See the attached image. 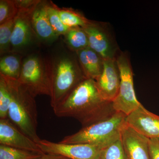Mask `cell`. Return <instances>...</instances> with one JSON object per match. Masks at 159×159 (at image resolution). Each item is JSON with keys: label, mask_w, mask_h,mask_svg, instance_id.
Returning <instances> with one entry per match:
<instances>
[{"label": "cell", "mask_w": 159, "mask_h": 159, "mask_svg": "<svg viewBox=\"0 0 159 159\" xmlns=\"http://www.w3.org/2000/svg\"><path fill=\"white\" fill-rule=\"evenodd\" d=\"M31 15L18 12L16 17L11 38V45L16 49L24 48L29 44L32 38Z\"/></svg>", "instance_id": "13"}, {"label": "cell", "mask_w": 159, "mask_h": 159, "mask_svg": "<svg viewBox=\"0 0 159 159\" xmlns=\"http://www.w3.org/2000/svg\"><path fill=\"white\" fill-rule=\"evenodd\" d=\"M95 80L102 97L113 102L119 93L121 80L116 58L103 60L102 73Z\"/></svg>", "instance_id": "11"}, {"label": "cell", "mask_w": 159, "mask_h": 159, "mask_svg": "<svg viewBox=\"0 0 159 159\" xmlns=\"http://www.w3.org/2000/svg\"><path fill=\"white\" fill-rule=\"evenodd\" d=\"M149 151L151 159H159V138L149 139Z\"/></svg>", "instance_id": "26"}, {"label": "cell", "mask_w": 159, "mask_h": 159, "mask_svg": "<svg viewBox=\"0 0 159 159\" xmlns=\"http://www.w3.org/2000/svg\"><path fill=\"white\" fill-rule=\"evenodd\" d=\"M0 145L44 153L36 142L23 133L9 119H0Z\"/></svg>", "instance_id": "9"}, {"label": "cell", "mask_w": 159, "mask_h": 159, "mask_svg": "<svg viewBox=\"0 0 159 159\" xmlns=\"http://www.w3.org/2000/svg\"><path fill=\"white\" fill-rule=\"evenodd\" d=\"M3 76L11 97L8 119L23 133L38 143L41 139L37 134L38 111L35 97L18 80Z\"/></svg>", "instance_id": "2"}, {"label": "cell", "mask_w": 159, "mask_h": 159, "mask_svg": "<svg viewBox=\"0 0 159 159\" xmlns=\"http://www.w3.org/2000/svg\"><path fill=\"white\" fill-rule=\"evenodd\" d=\"M18 12L31 15L37 6L41 2L40 1L18 0L14 1Z\"/></svg>", "instance_id": "25"}, {"label": "cell", "mask_w": 159, "mask_h": 159, "mask_svg": "<svg viewBox=\"0 0 159 159\" xmlns=\"http://www.w3.org/2000/svg\"><path fill=\"white\" fill-rule=\"evenodd\" d=\"M99 159H127L121 139L102 148Z\"/></svg>", "instance_id": "21"}, {"label": "cell", "mask_w": 159, "mask_h": 159, "mask_svg": "<svg viewBox=\"0 0 159 159\" xmlns=\"http://www.w3.org/2000/svg\"><path fill=\"white\" fill-rule=\"evenodd\" d=\"M50 64L51 105L54 109L87 78L79 61L69 55L57 57Z\"/></svg>", "instance_id": "3"}, {"label": "cell", "mask_w": 159, "mask_h": 159, "mask_svg": "<svg viewBox=\"0 0 159 159\" xmlns=\"http://www.w3.org/2000/svg\"><path fill=\"white\" fill-rule=\"evenodd\" d=\"M58 117H70L86 127L107 119L116 112L112 102L102 97L95 80L86 78L53 109Z\"/></svg>", "instance_id": "1"}, {"label": "cell", "mask_w": 159, "mask_h": 159, "mask_svg": "<svg viewBox=\"0 0 159 159\" xmlns=\"http://www.w3.org/2000/svg\"><path fill=\"white\" fill-rule=\"evenodd\" d=\"M120 72V87L113 106L117 112L128 116L142 104L137 99L134 88L133 73L129 55L125 52L119 53L116 57Z\"/></svg>", "instance_id": "6"}, {"label": "cell", "mask_w": 159, "mask_h": 159, "mask_svg": "<svg viewBox=\"0 0 159 159\" xmlns=\"http://www.w3.org/2000/svg\"><path fill=\"white\" fill-rule=\"evenodd\" d=\"M77 53L86 77L96 80L102 73L103 59L89 47L77 51Z\"/></svg>", "instance_id": "15"}, {"label": "cell", "mask_w": 159, "mask_h": 159, "mask_svg": "<svg viewBox=\"0 0 159 159\" xmlns=\"http://www.w3.org/2000/svg\"><path fill=\"white\" fill-rule=\"evenodd\" d=\"M37 159H70L62 156L52 154L45 153Z\"/></svg>", "instance_id": "27"}, {"label": "cell", "mask_w": 159, "mask_h": 159, "mask_svg": "<svg viewBox=\"0 0 159 159\" xmlns=\"http://www.w3.org/2000/svg\"><path fill=\"white\" fill-rule=\"evenodd\" d=\"M38 145L44 153L62 156L70 159H99L102 148L86 144H62L41 139Z\"/></svg>", "instance_id": "7"}, {"label": "cell", "mask_w": 159, "mask_h": 159, "mask_svg": "<svg viewBox=\"0 0 159 159\" xmlns=\"http://www.w3.org/2000/svg\"><path fill=\"white\" fill-rule=\"evenodd\" d=\"M18 80L34 97L51 96L50 64L39 56L32 55L24 60Z\"/></svg>", "instance_id": "5"}, {"label": "cell", "mask_w": 159, "mask_h": 159, "mask_svg": "<svg viewBox=\"0 0 159 159\" xmlns=\"http://www.w3.org/2000/svg\"><path fill=\"white\" fill-rule=\"evenodd\" d=\"M44 154L0 145V159H37Z\"/></svg>", "instance_id": "17"}, {"label": "cell", "mask_w": 159, "mask_h": 159, "mask_svg": "<svg viewBox=\"0 0 159 159\" xmlns=\"http://www.w3.org/2000/svg\"><path fill=\"white\" fill-rule=\"evenodd\" d=\"M48 13L51 27L57 36L66 34L70 29L63 23L58 14V9L48 6Z\"/></svg>", "instance_id": "23"}, {"label": "cell", "mask_w": 159, "mask_h": 159, "mask_svg": "<svg viewBox=\"0 0 159 159\" xmlns=\"http://www.w3.org/2000/svg\"><path fill=\"white\" fill-rule=\"evenodd\" d=\"M15 18L16 17L0 25V51L1 54L8 51L11 45L10 40Z\"/></svg>", "instance_id": "22"}, {"label": "cell", "mask_w": 159, "mask_h": 159, "mask_svg": "<svg viewBox=\"0 0 159 159\" xmlns=\"http://www.w3.org/2000/svg\"><path fill=\"white\" fill-rule=\"evenodd\" d=\"M88 38L89 47L102 59L116 58L119 52L111 34L105 27L92 21L83 28Z\"/></svg>", "instance_id": "8"}, {"label": "cell", "mask_w": 159, "mask_h": 159, "mask_svg": "<svg viewBox=\"0 0 159 159\" xmlns=\"http://www.w3.org/2000/svg\"><path fill=\"white\" fill-rule=\"evenodd\" d=\"M58 14L63 23L70 29L84 28L91 21L78 12L67 10H58Z\"/></svg>", "instance_id": "19"}, {"label": "cell", "mask_w": 159, "mask_h": 159, "mask_svg": "<svg viewBox=\"0 0 159 159\" xmlns=\"http://www.w3.org/2000/svg\"><path fill=\"white\" fill-rule=\"evenodd\" d=\"M126 123L148 139L159 138V116L141 104L126 116Z\"/></svg>", "instance_id": "10"}, {"label": "cell", "mask_w": 159, "mask_h": 159, "mask_svg": "<svg viewBox=\"0 0 159 159\" xmlns=\"http://www.w3.org/2000/svg\"><path fill=\"white\" fill-rule=\"evenodd\" d=\"M18 9L14 1L1 0L0 1V25L16 17Z\"/></svg>", "instance_id": "24"}, {"label": "cell", "mask_w": 159, "mask_h": 159, "mask_svg": "<svg viewBox=\"0 0 159 159\" xmlns=\"http://www.w3.org/2000/svg\"><path fill=\"white\" fill-rule=\"evenodd\" d=\"M66 34V40L71 48L76 51L89 47L87 35L82 28H72Z\"/></svg>", "instance_id": "18"}, {"label": "cell", "mask_w": 159, "mask_h": 159, "mask_svg": "<svg viewBox=\"0 0 159 159\" xmlns=\"http://www.w3.org/2000/svg\"><path fill=\"white\" fill-rule=\"evenodd\" d=\"M48 5L40 3L31 14L32 28L39 37L44 41H52L57 37L49 21Z\"/></svg>", "instance_id": "14"}, {"label": "cell", "mask_w": 159, "mask_h": 159, "mask_svg": "<svg viewBox=\"0 0 159 159\" xmlns=\"http://www.w3.org/2000/svg\"><path fill=\"white\" fill-rule=\"evenodd\" d=\"M11 97L8 85L2 74H0V119H8Z\"/></svg>", "instance_id": "20"}, {"label": "cell", "mask_w": 159, "mask_h": 159, "mask_svg": "<svg viewBox=\"0 0 159 159\" xmlns=\"http://www.w3.org/2000/svg\"><path fill=\"white\" fill-rule=\"evenodd\" d=\"M126 116L116 112L112 116L67 136L59 143L86 144L103 148L121 139L122 129L126 124Z\"/></svg>", "instance_id": "4"}, {"label": "cell", "mask_w": 159, "mask_h": 159, "mask_svg": "<svg viewBox=\"0 0 159 159\" xmlns=\"http://www.w3.org/2000/svg\"><path fill=\"white\" fill-rule=\"evenodd\" d=\"M20 58L14 55L2 57L0 61V74L7 77L18 79L21 70Z\"/></svg>", "instance_id": "16"}, {"label": "cell", "mask_w": 159, "mask_h": 159, "mask_svg": "<svg viewBox=\"0 0 159 159\" xmlns=\"http://www.w3.org/2000/svg\"><path fill=\"white\" fill-rule=\"evenodd\" d=\"M121 140L127 159H151L149 139L126 123L122 129Z\"/></svg>", "instance_id": "12"}]
</instances>
